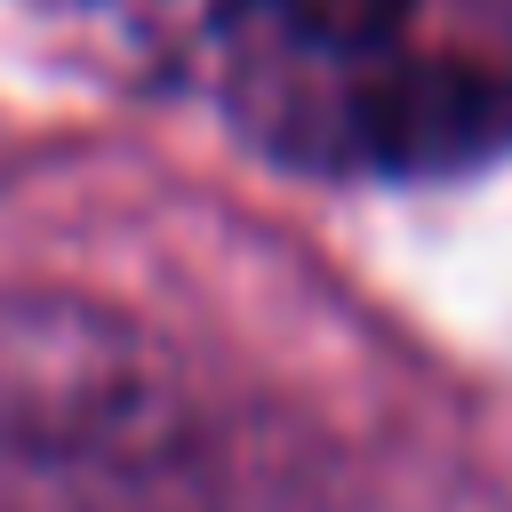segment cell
Instances as JSON below:
<instances>
[{"label": "cell", "mask_w": 512, "mask_h": 512, "mask_svg": "<svg viewBox=\"0 0 512 512\" xmlns=\"http://www.w3.org/2000/svg\"><path fill=\"white\" fill-rule=\"evenodd\" d=\"M240 120L296 168L360 176H440L512 144V80L464 56H376L328 80L248 88Z\"/></svg>", "instance_id": "obj_2"}, {"label": "cell", "mask_w": 512, "mask_h": 512, "mask_svg": "<svg viewBox=\"0 0 512 512\" xmlns=\"http://www.w3.org/2000/svg\"><path fill=\"white\" fill-rule=\"evenodd\" d=\"M184 456V400L160 344L56 288H0V464L144 480Z\"/></svg>", "instance_id": "obj_1"}, {"label": "cell", "mask_w": 512, "mask_h": 512, "mask_svg": "<svg viewBox=\"0 0 512 512\" xmlns=\"http://www.w3.org/2000/svg\"><path fill=\"white\" fill-rule=\"evenodd\" d=\"M232 40V96L328 80L400 48L416 0H216Z\"/></svg>", "instance_id": "obj_3"}]
</instances>
